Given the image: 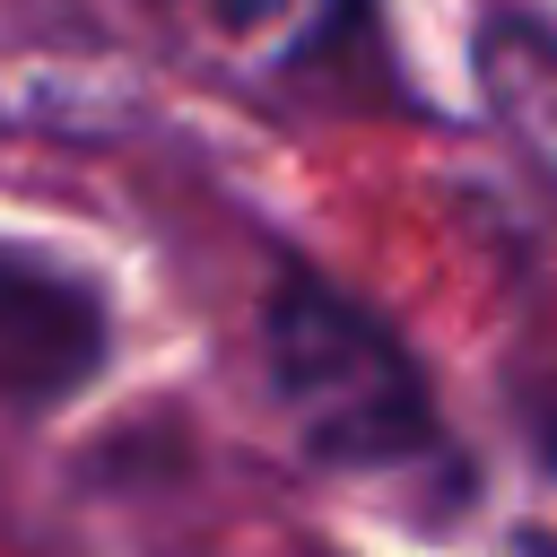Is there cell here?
I'll return each mask as SVG.
<instances>
[{"label": "cell", "mask_w": 557, "mask_h": 557, "mask_svg": "<svg viewBox=\"0 0 557 557\" xmlns=\"http://www.w3.org/2000/svg\"><path fill=\"white\" fill-rule=\"evenodd\" d=\"M104 366V305L87 278L0 252V392L9 400H61Z\"/></svg>", "instance_id": "cell-2"}, {"label": "cell", "mask_w": 557, "mask_h": 557, "mask_svg": "<svg viewBox=\"0 0 557 557\" xmlns=\"http://www.w3.org/2000/svg\"><path fill=\"white\" fill-rule=\"evenodd\" d=\"M261 348H270V392L305 453L339 470H392L435 444V409L409 348L357 296L322 278H287L261 313Z\"/></svg>", "instance_id": "cell-1"}, {"label": "cell", "mask_w": 557, "mask_h": 557, "mask_svg": "<svg viewBox=\"0 0 557 557\" xmlns=\"http://www.w3.org/2000/svg\"><path fill=\"white\" fill-rule=\"evenodd\" d=\"M183 9H191V17H209L218 35H235V44H244V35H278V26H296L313 0H183Z\"/></svg>", "instance_id": "cell-3"}, {"label": "cell", "mask_w": 557, "mask_h": 557, "mask_svg": "<svg viewBox=\"0 0 557 557\" xmlns=\"http://www.w3.org/2000/svg\"><path fill=\"white\" fill-rule=\"evenodd\" d=\"M548 444H557V392H548Z\"/></svg>", "instance_id": "cell-4"}]
</instances>
